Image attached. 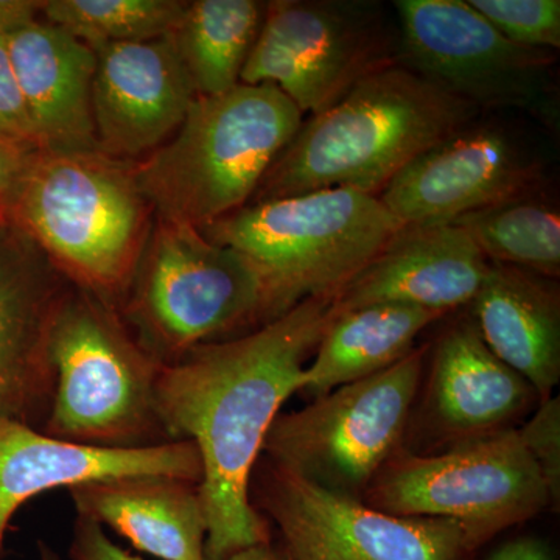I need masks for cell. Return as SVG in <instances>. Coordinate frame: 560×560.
<instances>
[{"instance_id":"cell-15","label":"cell","mask_w":560,"mask_h":560,"mask_svg":"<svg viewBox=\"0 0 560 560\" xmlns=\"http://www.w3.org/2000/svg\"><path fill=\"white\" fill-rule=\"evenodd\" d=\"M94 51L92 117L98 151L132 161L160 149L198 97L172 35Z\"/></svg>"},{"instance_id":"cell-26","label":"cell","mask_w":560,"mask_h":560,"mask_svg":"<svg viewBox=\"0 0 560 560\" xmlns=\"http://www.w3.org/2000/svg\"><path fill=\"white\" fill-rule=\"evenodd\" d=\"M504 36L530 49H560L559 0H467Z\"/></svg>"},{"instance_id":"cell-13","label":"cell","mask_w":560,"mask_h":560,"mask_svg":"<svg viewBox=\"0 0 560 560\" xmlns=\"http://www.w3.org/2000/svg\"><path fill=\"white\" fill-rule=\"evenodd\" d=\"M544 179L541 161L517 136L474 121L423 151L378 198L405 226H427L536 194Z\"/></svg>"},{"instance_id":"cell-22","label":"cell","mask_w":560,"mask_h":560,"mask_svg":"<svg viewBox=\"0 0 560 560\" xmlns=\"http://www.w3.org/2000/svg\"><path fill=\"white\" fill-rule=\"evenodd\" d=\"M442 316L445 313L399 302L334 312L315 359L302 372L300 393L316 399L385 371L408 355L420 331Z\"/></svg>"},{"instance_id":"cell-2","label":"cell","mask_w":560,"mask_h":560,"mask_svg":"<svg viewBox=\"0 0 560 560\" xmlns=\"http://www.w3.org/2000/svg\"><path fill=\"white\" fill-rule=\"evenodd\" d=\"M478 114L470 103L394 62L302 121L250 202L326 189L378 197L423 151L474 124Z\"/></svg>"},{"instance_id":"cell-10","label":"cell","mask_w":560,"mask_h":560,"mask_svg":"<svg viewBox=\"0 0 560 560\" xmlns=\"http://www.w3.org/2000/svg\"><path fill=\"white\" fill-rule=\"evenodd\" d=\"M397 61L378 3L275 0L241 83L272 84L312 117Z\"/></svg>"},{"instance_id":"cell-25","label":"cell","mask_w":560,"mask_h":560,"mask_svg":"<svg viewBox=\"0 0 560 560\" xmlns=\"http://www.w3.org/2000/svg\"><path fill=\"white\" fill-rule=\"evenodd\" d=\"M186 7L180 0H49L40 2L39 13L97 50L172 35Z\"/></svg>"},{"instance_id":"cell-29","label":"cell","mask_w":560,"mask_h":560,"mask_svg":"<svg viewBox=\"0 0 560 560\" xmlns=\"http://www.w3.org/2000/svg\"><path fill=\"white\" fill-rule=\"evenodd\" d=\"M38 151L0 136V230L14 219L22 184Z\"/></svg>"},{"instance_id":"cell-24","label":"cell","mask_w":560,"mask_h":560,"mask_svg":"<svg viewBox=\"0 0 560 560\" xmlns=\"http://www.w3.org/2000/svg\"><path fill=\"white\" fill-rule=\"evenodd\" d=\"M492 264L510 265L548 279L560 275V215L541 190L453 221Z\"/></svg>"},{"instance_id":"cell-4","label":"cell","mask_w":560,"mask_h":560,"mask_svg":"<svg viewBox=\"0 0 560 560\" xmlns=\"http://www.w3.org/2000/svg\"><path fill=\"white\" fill-rule=\"evenodd\" d=\"M304 114L272 84L200 95L160 149L135 162L158 220L202 228L245 208Z\"/></svg>"},{"instance_id":"cell-32","label":"cell","mask_w":560,"mask_h":560,"mask_svg":"<svg viewBox=\"0 0 560 560\" xmlns=\"http://www.w3.org/2000/svg\"><path fill=\"white\" fill-rule=\"evenodd\" d=\"M230 560H280L278 552L272 550L270 544L248 548L238 555L232 556Z\"/></svg>"},{"instance_id":"cell-21","label":"cell","mask_w":560,"mask_h":560,"mask_svg":"<svg viewBox=\"0 0 560 560\" xmlns=\"http://www.w3.org/2000/svg\"><path fill=\"white\" fill-rule=\"evenodd\" d=\"M537 396L482 341L474 320H460L438 341L431 404L444 429L463 440L500 431Z\"/></svg>"},{"instance_id":"cell-1","label":"cell","mask_w":560,"mask_h":560,"mask_svg":"<svg viewBox=\"0 0 560 560\" xmlns=\"http://www.w3.org/2000/svg\"><path fill=\"white\" fill-rule=\"evenodd\" d=\"M334 302L330 294L308 298L249 334L202 345L162 366V430L168 441L191 442L201 459L206 560L270 544L250 499L254 469L280 407L300 393L305 357L329 326Z\"/></svg>"},{"instance_id":"cell-12","label":"cell","mask_w":560,"mask_h":560,"mask_svg":"<svg viewBox=\"0 0 560 560\" xmlns=\"http://www.w3.org/2000/svg\"><path fill=\"white\" fill-rule=\"evenodd\" d=\"M256 490L290 560H459L470 550L458 522L388 514L270 460Z\"/></svg>"},{"instance_id":"cell-31","label":"cell","mask_w":560,"mask_h":560,"mask_svg":"<svg viewBox=\"0 0 560 560\" xmlns=\"http://www.w3.org/2000/svg\"><path fill=\"white\" fill-rule=\"evenodd\" d=\"M490 560H551L541 541L521 539L501 548Z\"/></svg>"},{"instance_id":"cell-11","label":"cell","mask_w":560,"mask_h":560,"mask_svg":"<svg viewBox=\"0 0 560 560\" xmlns=\"http://www.w3.org/2000/svg\"><path fill=\"white\" fill-rule=\"evenodd\" d=\"M401 65L481 109L555 116V51L518 46L467 0H397Z\"/></svg>"},{"instance_id":"cell-16","label":"cell","mask_w":560,"mask_h":560,"mask_svg":"<svg viewBox=\"0 0 560 560\" xmlns=\"http://www.w3.org/2000/svg\"><path fill=\"white\" fill-rule=\"evenodd\" d=\"M40 2H0L11 65L40 150L98 151L92 117L95 51L46 20Z\"/></svg>"},{"instance_id":"cell-30","label":"cell","mask_w":560,"mask_h":560,"mask_svg":"<svg viewBox=\"0 0 560 560\" xmlns=\"http://www.w3.org/2000/svg\"><path fill=\"white\" fill-rule=\"evenodd\" d=\"M70 560H143L114 544L105 528L90 518L77 515L72 541L69 548Z\"/></svg>"},{"instance_id":"cell-5","label":"cell","mask_w":560,"mask_h":560,"mask_svg":"<svg viewBox=\"0 0 560 560\" xmlns=\"http://www.w3.org/2000/svg\"><path fill=\"white\" fill-rule=\"evenodd\" d=\"M404 228L375 195L326 189L250 202L201 232L253 265L265 324L308 298L337 296Z\"/></svg>"},{"instance_id":"cell-33","label":"cell","mask_w":560,"mask_h":560,"mask_svg":"<svg viewBox=\"0 0 560 560\" xmlns=\"http://www.w3.org/2000/svg\"><path fill=\"white\" fill-rule=\"evenodd\" d=\"M39 555L40 560H61L60 556L57 555L50 547H47L46 544H39Z\"/></svg>"},{"instance_id":"cell-18","label":"cell","mask_w":560,"mask_h":560,"mask_svg":"<svg viewBox=\"0 0 560 560\" xmlns=\"http://www.w3.org/2000/svg\"><path fill=\"white\" fill-rule=\"evenodd\" d=\"M489 268L490 261L458 224L405 226L335 296V312L399 302L447 315L474 302Z\"/></svg>"},{"instance_id":"cell-9","label":"cell","mask_w":560,"mask_h":560,"mask_svg":"<svg viewBox=\"0 0 560 560\" xmlns=\"http://www.w3.org/2000/svg\"><path fill=\"white\" fill-rule=\"evenodd\" d=\"M425 350L279 415L261 453L313 485L360 500L404 436Z\"/></svg>"},{"instance_id":"cell-8","label":"cell","mask_w":560,"mask_h":560,"mask_svg":"<svg viewBox=\"0 0 560 560\" xmlns=\"http://www.w3.org/2000/svg\"><path fill=\"white\" fill-rule=\"evenodd\" d=\"M366 493L388 514L458 522L470 550L551 504L517 430L469 438L441 455L390 458Z\"/></svg>"},{"instance_id":"cell-6","label":"cell","mask_w":560,"mask_h":560,"mask_svg":"<svg viewBox=\"0 0 560 560\" xmlns=\"http://www.w3.org/2000/svg\"><path fill=\"white\" fill-rule=\"evenodd\" d=\"M54 393L44 431L94 447L168 442L156 411L164 363L140 345L116 305L70 283L51 319Z\"/></svg>"},{"instance_id":"cell-14","label":"cell","mask_w":560,"mask_h":560,"mask_svg":"<svg viewBox=\"0 0 560 560\" xmlns=\"http://www.w3.org/2000/svg\"><path fill=\"white\" fill-rule=\"evenodd\" d=\"M175 477L200 485L201 459L189 441L113 448L77 444L0 412V559L11 518L58 488L121 477Z\"/></svg>"},{"instance_id":"cell-19","label":"cell","mask_w":560,"mask_h":560,"mask_svg":"<svg viewBox=\"0 0 560 560\" xmlns=\"http://www.w3.org/2000/svg\"><path fill=\"white\" fill-rule=\"evenodd\" d=\"M79 517L116 530L162 560H206L208 522L197 482L121 477L68 489Z\"/></svg>"},{"instance_id":"cell-17","label":"cell","mask_w":560,"mask_h":560,"mask_svg":"<svg viewBox=\"0 0 560 560\" xmlns=\"http://www.w3.org/2000/svg\"><path fill=\"white\" fill-rule=\"evenodd\" d=\"M69 285L32 242L0 246V412L40 430L54 393L47 338Z\"/></svg>"},{"instance_id":"cell-20","label":"cell","mask_w":560,"mask_h":560,"mask_svg":"<svg viewBox=\"0 0 560 560\" xmlns=\"http://www.w3.org/2000/svg\"><path fill=\"white\" fill-rule=\"evenodd\" d=\"M548 278L492 264L474 302L475 326L504 364L521 374L541 400L560 381V301Z\"/></svg>"},{"instance_id":"cell-27","label":"cell","mask_w":560,"mask_h":560,"mask_svg":"<svg viewBox=\"0 0 560 560\" xmlns=\"http://www.w3.org/2000/svg\"><path fill=\"white\" fill-rule=\"evenodd\" d=\"M522 444L539 467L551 504L560 497V404L559 397L541 400L536 415L517 430Z\"/></svg>"},{"instance_id":"cell-3","label":"cell","mask_w":560,"mask_h":560,"mask_svg":"<svg viewBox=\"0 0 560 560\" xmlns=\"http://www.w3.org/2000/svg\"><path fill=\"white\" fill-rule=\"evenodd\" d=\"M153 215L135 162L102 151L39 150L13 221L69 283L117 307L145 249Z\"/></svg>"},{"instance_id":"cell-23","label":"cell","mask_w":560,"mask_h":560,"mask_svg":"<svg viewBox=\"0 0 560 560\" xmlns=\"http://www.w3.org/2000/svg\"><path fill=\"white\" fill-rule=\"evenodd\" d=\"M265 10L267 3L256 0L187 2L172 38L198 97L223 94L241 83Z\"/></svg>"},{"instance_id":"cell-28","label":"cell","mask_w":560,"mask_h":560,"mask_svg":"<svg viewBox=\"0 0 560 560\" xmlns=\"http://www.w3.org/2000/svg\"><path fill=\"white\" fill-rule=\"evenodd\" d=\"M0 136L40 150L27 103L11 65L5 33L0 24Z\"/></svg>"},{"instance_id":"cell-7","label":"cell","mask_w":560,"mask_h":560,"mask_svg":"<svg viewBox=\"0 0 560 560\" xmlns=\"http://www.w3.org/2000/svg\"><path fill=\"white\" fill-rule=\"evenodd\" d=\"M121 304L140 345L164 364L265 319L264 285L241 253L164 220L151 228Z\"/></svg>"}]
</instances>
